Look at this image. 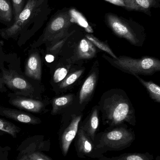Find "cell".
Masks as SVG:
<instances>
[{
	"instance_id": "6da1fadb",
	"label": "cell",
	"mask_w": 160,
	"mask_h": 160,
	"mask_svg": "<svg viewBox=\"0 0 160 160\" xmlns=\"http://www.w3.org/2000/svg\"><path fill=\"white\" fill-rule=\"evenodd\" d=\"M51 11L49 0H27L13 24L0 30V35L8 39L34 33L43 26Z\"/></svg>"
},
{
	"instance_id": "7a4b0ae2",
	"label": "cell",
	"mask_w": 160,
	"mask_h": 160,
	"mask_svg": "<svg viewBox=\"0 0 160 160\" xmlns=\"http://www.w3.org/2000/svg\"><path fill=\"white\" fill-rule=\"evenodd\" d=\"M98 107L102 114L103 125L109 128L126 123L132 126L136 125L135 110L127 95L122 89H111L104 92Z\"/></svg>"
},
{
	"instance_id": "3957f363",
	"label": "cell",
	"mask_w": 160,
	"mask_h": 160,
	"mask_svg": "<svg viewBox=\"0 0 160 160\" xmlns=\"http://www.w3.org/2000/svg\"><path fill=\"white\" fill-rule=\"evenodd\" d=\"M135 140L134 131L123 124L107 128L97 133L94 143L96 148L104 154L108 151L124 150L130 147Z\"/></svg>"
},
{
	"instance_id": "277c9868",
	"label": "cell",
	"mask_w": 160,
	"mask_h": 160,
	"mask_svg": "<svg viewBox=\"0 0 160 160\" xmlns=\"http://www.w3.org/2000/svg\"><path fill=\"white\" fill-rule=\"evenodd\" d=\"M105 20L107 26L116 35L126 39L133 46H142L146 33L142 25L132 20L127 19L112 13L105 15Z\"/></svg>"
},
{
	"instance_id": "5b68a950",
	"label": "cell",
	"mask_w": 160,
	"mask_h": 160,
	"mask_svg": "<svg viewBox=\"0 0 160 160\" xmlns=\"http://www.w3.org/2000/svg\"><path fill=\"white\" fill-rule=\"evenodd\" d=\"M103 57L112 66L133 76H151L160 71V61L155 57L143 56L135 59L120 56L116 59L103 54Z\"/></svg>"
},
{
	"instance_id": "8992f818",
	"label": "cell",
	"mask_w": 160,
	"mask_h": 160,
	"mask_svg": "<svg viewBox=\"0 0 160 160\" xmlns=\"http://www.w3.org/2000/svg\"><path fill=\"white\" fill-rule=\"evenodd\" d=\"M72 22L70 10L65 8L59 10L52 16L38 42L52 44L70 35L68 31Z\"/></svg>"
},
{
	"instance_id": "52a82bcc",
	"label": "cell",
	"mask_w": 160,
	"mask_h": 160,
	"mask_svg": "<svg viewBox=\"0 0 160 160\" xmlns=\"http://www.w3.org/2000/svg\"><path fill=\"white\" fill-rule=\"evenodd\" d=\"M73 141L77 157L80 158H88L98 159L104 156L96 148L94 142L80 128Z\"/></svg>"
},
{
	"instance_id": "ba28073f",
	"label": "cell",
	"mask_w": 160,
	"mask_h": 160,
	"mask_svg": "<svg viewBox=\"0 0 160 160\" xmlns=\"http://www.w3.org/2000/svg\"><path fill=\"white\" fill-rule=\"evenodd\" d=\"M82 115L72 114L65 124L60 133V148L64 157L67 155L71 143L73 142L79 129Z\"/></svg>"
},
{
	"instance_id": "9c48e42d",
	"label": "cell",
	"mask_w": 160,
	"mask_h": 160,
	"mask_svg": "<svg viewBox=\"0 0 160 160\" xmlns=\"http://www.w3.org/2000/svg\"><path fill=\"white\" fill-rule=\"evenodd\" d=\"M97 51L93 43L85 37L75 45L74 53L70 58L72 63L91 60L97 55Z\"/></svg>"
},
{
	"instance_id": "30bf717a",
	"label": "cell",
	"mask_w": 160,
	"mask_h": 160,
	"mask_svg": "<svg viewBox=\"0 0 160 160\" xmlns=\"http://www.w3.org/2000/svg\"><path fill=\"white\" fill-rule=\"evenodd\" d=\"M2 80L3 83L13 90L28 93H32L34 91L33 86L30 83L12 70H3Z\"/></svg>"
},
{
	"instance_id": "8fae6325",
	"label": "cell",
	"mask_w": 160,
	"mask_h": 160,
	"mask_svg": "<svg viewBox=\"0 0 160 160\" xmlns=\"http://www.w3.org/2000/svg\"><path fill=\"white\" fill-rule=\"evenodd\" d=\"M98 78V69L95 68L92 69L81 88L79 97V102L81 105L86 103L91 98L96 87Z\"/></svg>"
},
{
	"instance_id": "7c38bea8",
	"label": "cell",
	"mask_w": 160,
	"mask_h": 160,
	"mask_svg": "<svg viewBox=\"0 0 160 160\" xmlns=\"http://www.w3.org/2000/svg\"><path fill=\"white\" fill-rule=\"evenodd\" d=\"M99 111L98 106H95L84 121L80 123L79 127L94 142L99 128Z\"/></svg>"
},
{
	"instance_id": "4fadbf2b",
	"label": "cell",
	"mask_w": 160,
	"mask_h": 160,
	"mask_svg": "<svg viewBox=\"0 0 160 160\" xmlns=\"http://www.w3.org/2000/svg\"><path fill=\"white\" fill-rule=\"evenodd\" d=\"M0 115L17 122L24 124L37 125L41 122L39 118L32 115L10 108L0 107Z\"/></svg>"
},
{
	"instance_id": "5bb4252c",
	"label": "cell",
	"mask_w": 160,
	"mask_h": 160,
	"mask_svg": "<svg viewBox=\"0 0 160 160\" xmlns=\"http://www.w3.org/2000/svg\"><path fill=\"white\" fill-rule=\"evenodd\" d=\"M9 102L17 108L34 113L42 112L44 106V103L40 101L20 97L12 99Z\"/></svg>"
},
{
	"instance_id": "9a60e30c",
	"label": "cell",
	"mask_w": 160,
	"mask_h": 160,
	"mask_svg": "<svg viewBox=\"0 0 160 160\" xmlns=\"http://www.w3.org/2000/svg\"><path fill=\"white\" fill-rule=\"evenodd\" d=\"M25 74L34 79L41 80L42 65L40 56L37 52H34L29 56L25 66Z\"/></svg>"
},
{
	"instance_id": "2e32d148",
	"label": "cell",
	"mask_w": 160,
	"mask_h": 160,
	"mask_svg": "<svg viewBox=\"0 0 160 160\" xmlns=\"http://www.w3.org/2000/svg\"><path fill=\"white\" fill-rule=\"evenodd\" d=\"M126 9L131 11H140L148 15H151L152 8H157V0H122Z\"/></svg>"
},
{
	"instance_id": "e0dca14e",
	"label": "cell",
	"mask_w": 160,
	"mask_h": 160,
	"mask_svg": "<svg viewBox=\"0 0 160 160\" xmlns=\"http://www.w3.org/2000/svg\"><path fill=\"white\" fill-rule=\"evenodd\" d=\"M14 22L12 3L9 0H0V22L9 27Z\"/></svg>"
},
{
	"instance_id": "ac0fdd59",
	"label": "cell",
	"mask_w": 160,
	"mask_h": 160,
	"mask_svg": "<svg viewBox=\"0 0 160 160\" xmlns=\"http://www.w3.org/2000/svg\"><path fill=\"white\" fill-rule=\"evenodd\" d=\"M154 156L148 152L129 153L122 154L117 157H107L103 156L98 160H153Z\"/></svg>"
},
{
	"instance_id": "d6986e66",
	"label": "cell",
	"mask_w": 160,
	"mask_h": 160,
	"mask_svg": "<svg viewBox=\"0 0 160 160\" xmlns=\"http://www.w3.org/2000/svg\"><path fill=\"white\" fill-rule=\"evenodd\" d=\"M74 97L73 94H67L54 99L52 102V114H57L59 111L70 105L74 99Z\"/></svg>"
},
{
	"instance_id": "ffe728a7",
	"label": "cell",
	"mask_w": 160,
	"mask_h": 160,
	"mask_svg": "<svg viewBox=\"0 0 160 160\" xmlns=\"http://www.w3.org/2000/svg\"><path fill=\"white\" fill-rule=\"evenodd\" d=\"M140 82L146 88L149 96L156 102H160V87L151 81H146L139 76H135Z\"/></svg>"
},
{
	"instance_id": "44dd1931",
	"label": "cell",
	"mask_w": 160,
	"mask_h": 160,
	"mask_svg": "<svg viewBox=\"0 0 160 160\" xmlns=\"http://www.w3.org/2000/svg\"><path fill=\"white\" fill-rule=\"evenodd\" d=\"M85 69L81 68L69 73L66 78L60 82L59 88L61 89H65L73 84L83 74Z\"/></svg>"
},
{
	"instance_id": "7402d4cb",
	"label": "cell",
	"mask_w": 160,
	"mask_h": 160,
	"mask_svg": "<svg viewBox=\"0 0 160 160\" xmlns=\"http://www.w3.org/2000/svg\"><path fill=\"white\" fill-rule=\"evenodd\" d=\"M85 37L89 41H91L95 47H96L99 49L107 52V53L111 55L112 58H114V59L117 58V56L113 52L111 49L108 46V44L102 42L99 39H98L95 37L93 35L90 34H87L85 35Z\"/></svg>"
},
{
	"instance_id": "603a6c76",
	"label": "cell",
	"mask_w": 160,
	"mask_h": 160,
	"mask_svg": "<svg viewBox=\"0 0 160 160\" xmlns=\"http://www.w3.org/2000/svg\"><path fill=\"white\" fill-rule=\"evenodd\" d=\"M20 130V128L13 123L0 118V131L8 133L13 138H16L17 134Z\"/></svg>"
},
{
	"instance_id": "cb8c5ba5",
	"label": "cell",
	"mask_w": 160,
	"mask_h": 160,
	"mask_svg": "<svg viewBox=\"0 0 160 160\" xmlns=\"http://www.w3.org/2000/svg\"><path fill=\"white\" fill-rule=\"evenodd\" d=\"M70 62L68 65L63 66L57 68L54 73L53 81L55 83L61 82L66 78L70 70Z\"/></svg>"
},
{
	"instance_id": "d4e9b609",
	"label": "cell",
	"mask_w": 160,
	"mask_h": 160,
	"mask_svg": "<svg viewBox=\"0 0 160 160\" xmlns=\"http://www.w3.org/2000/svg\"><path fill=\"white\" fill-rule=\"evenodd\" d=\"M13 7L14 21L17 19L19 14L23 9L27 0H11Z\"/></svg>"
},
{
	"instance_id": "484cf974",
	"label": "cell",
	"mask_w": 160,
	"mask_h": 160,
	"mask_svg": "<svg viewBox=\"0 0 160 160\" xmlns=\"http://www.w3.org/2000/svg\"><path fill=\"white\" fill-rule=\"evenodd\" d=\"M27 159L29 160H53L49 157L39 152H35L28 155Z\"/></svg>"
},
{
	"instance_id": "4316f807",
	"label": "cell",
	"mask_w": 160,
	"mask_h": 160,
	"mask_svg": "<svg viewBox=\"0 0 160 160\" xmlns=\"http://www.w3.org/2000/svg\"><path fill=\"white\" fill-rule=\"evenodd\" d=\"M107 2H110L111 3L113 4L116 5L120 6L125 7V5L124 2L122 0H105Z\"/></svg>"
},
{
	"instance_id": "83f0119b",
	"label": "cell",
	"mask_w": 160,
	"mask_h": 160,
	"mask_svg": "<svg viewBox=\"0 0 160 160\" xmlns=\"http://www.w3.org/2000/svg\"><path fill=\"white\" fill-rule=\"evenodd\" d=\"M46 60H47V62H52L54 61V56H53L52 55H48L46 56Z\"/></svg>"
},
{
	"instance_id": "f1b7e54d",
	"label": "cell",
	"mask_w": 160,
	"mask_h": 160,
	"mask_svg": "<svg viewBox=\"0 0 160 160\" xmlns=\"http://www.w3.org/2000/svg\"><path fill=\"white\" fill-rule=\"evenodd\" d=\"M3 81L2 80V78H0V90H2L3 88Z\"/></svg>"
},
{
	"instance_id": "f546056e",
	"label": "cell",
	"mask_w": 160,
	"mask_h": 160,
	"mask_svg": "<svg viewBox=\"0 0 160 160\" xmlns=\"http://www.w3.org/2000/svg\"><path fill=\"white\" fill-rule=\"evenodd\" d=\"M27 157H28L27 155H24L23 157H22V158H21L18 160H26L27 159Z\"/></svg>"
},
{
	"instance_id": "4dcf8cb0",
	"label": "cell",
	"mask_w": 160,
	"mask_h": 160,
	"mask_svg": "<svg viewBox=\"0 0 160 160\" xmlns=\"http://www.w3.org/2000/svg\"><path fill=\"white\" fill-rule=\"evenodd\" d=\"M156 160H160V157L159 156H158L157 157Z\"/></svg>"
},
{
	"instance_id": "1f68e13d",
	"label": "cell",
	"mask_w": 160,
	"mask_h": 160,
	"mask_svg": "<svg viewBox=\"0 0 160 160\" xmlns=\"http://www.w3.org/2000/svg\"><path fill=\"white\" fill-rule=\"evenodd\" d=\"M26 160H29L28 159H26Z\"/></svg>"
}]
</instances>
